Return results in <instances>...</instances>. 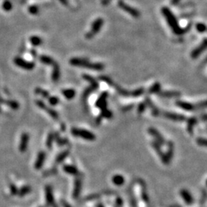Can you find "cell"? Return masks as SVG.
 I'll return each mask as SVG.
<instances>
[{
  "instance_id": "obj_22",
  "label": "cell",
  "mask_w": 207,
  "mask_h": 207,
  "mask_svg": "<svg viewBox=\"0 0 207 207\" xmlns=\"http://www.w3.org/2000/svg\"><path fill=\"white\" fill-rule=\"evenodd\" d=\"M61 93L62 94L64 95V98L67 100H71L73 99L75 97V94H76V92L74 89H63L61 90Z\"/></svg>"
},
{
  "instance_id": "obj_34",
  "label": "cell",
  "mask_w": 207,
  "mask_h": 207,
  "mask_svg": "<svg viewBox=\"0 0 207 207\" xmlns=\"http://www.w3.org/2000/svg\"><path fill=\"white\" fill-rule=\"evenodd\" d=\"M4 104H6V105H8L9 107H12V109H18L19 105H18V103L16 102L15 101H2Z\"/></svg>"
},
{
  "instance_id": "obj_39",
  "label": "cell",
  "mask_w": 207,
  "mask_h": 207,
  "mask_svg": "<svg viewBox=\"0 0 207 207\" xmlns=\"http://www.w3.org/2000/svg\"><path fill=\"white\" fill-rule=\"evenodd\" d=\"M55 137H56L57 140V144L58 145H64V144H67L68 143V140H67V138H61L58 136V133H55Z\"/></svg>"
},
{
  "instance_id": "obj_36",
  "label": "cell",
  "mask_w": 207,
  "mask_h": 207,
  "mask_svg": "<svg viewBox=\"0 0 207 207\" xmlns=\"http://www.w3.org/2000/svg\"><path fill=\"white\" fill-rule=\"evenodd\" d=\"M2 9H4L6 12H9L12 10V4L10 1L9 0H5L2 3Z\"/></svg>"
},
{
  "instance_id": "obj_5",
  "label": "cell",
  "mask_w": 207,
  "mask_h": 207,
  "mask_svg": "<svg viewBox=\"0 0 207 207\" xmlns=\"http://www.w3.org/2000/svg\"><path fill=\"white\" fill-rule=\"evenodd\" d=\"M118 6H119L121 9H123L124 12H127V13L130 14L131 16L134 17V18H139V16L140 15V12L137 9L132 7V6H129V5L126 4V3L124 2V1H122V0L118 1Z\"/></svg>"
},
{
  "instance_id": "obj_13",
  "label": "cell",
  "mask_w": 207,
  "mask_h": 207,
  "mask_svg": "<svg viewBox=\"0 0 207 207\" xmlns=\"http://www.w3.org/2000/svg\"><path fill=\"white\" fill-rule=\"evenodd\" d=\"M176 104L179 107L186 110V111H193V110H196V106L193 105L191 103L186 102V101H177L176 102Z\"/></svg>"
},
{
  "instance_id": "obj_11",
  "label": "cell",
  "mask_w": 207,
  "mask_h": 207,
  "mask_svg": "<svg viewBox=\"0 0 207 207\" xmlns=\"http://www.w3.org/2000/svg\"><path fill=\"white\" fill-rule=\"evenodd\" d=\"M173 151H174V144L173 142L170 141L168 143V149H167V152L164 153V164L168 165L171 162V159L173 156Z\"/></svg>"
},
{
  "instance_id": "obj_20",
  "label": "cell",
  "mask_w": 207,
  "mask_h": 207,
  "mask_svg": "<svg viewBox=\"0 0 207 207\" xmlns=\"http://www.w3.org/2000/svg\"><path fill=\"white\" fill-rule=\"evenodd\" d=\"M63 170H64L65 173L71 175L78 176V175L79 174V171H78V170L77 169V167H75V166L68 165V164H65V165L63 166Z\"/></svg>"
},
{
  "instance_id": "obj_6",
  "label": "cell",
  "mask_w": 207,
  "mask_h": 207,
  "mask_svg": "<svg viewBox=\"0 0 207 207\" xmlns=\"http://www.w3.org/2000/svg\"><path fill=\"white\" fill-rule=\"evenodd\" d=\"M14 63H15V65L18 66V67L28 71L32 70L35 66V63L25 61V60L20 58V57H15V58H14Z\"/></svg>"
},
{
  "instance_id": "obj_14",
  "label": "cell",
  "mask_w": 207,
  "mask_h": 207,
  "mask_svg": "<svg viewBox=\"0 0 207 207\" xmlns=\"http://www.w3.org/2000/svg\"><path fill=\"white\" fill-rule=\"evenodd\" d=\"M81 188H82V182L80 178H77L75 180V185H74L73 190V197L75 199L79 197L80 193L81 192Z\"/></svg>"
},
{
  "instance_id": "obj_49",
  "label": "cell",
  "mask_w": 207,
  "mask_h": 207,
  "mask_svg": "<svg viewBox=\"0 0 207 207\" xmlns=\"http://www.w3.org/2000/svg\"><path fill=\"white\" fill-rule=\"evenodd\" d=\"M110 2V0H102V4L104 5V6H106V5L108 4Z\"/></svg>"
},
{
  "instance_id": "obj_45",
  "label": "cell",
  "mask_w": 207,
  "mask_h": 207,
  "mask_svg": "<svg viewBox=\"0 0 207 207\" xmlns=\"http://www.w3.org/2000/svg\"><path fill=\"white\" fill-rule=\"evenodd\" d=\"M115 202H116V205L117 207H121L123 205V200L120 197H117V198L116 201H115Z\"/></svg>"
},
{
  "instance_id": "obj_44",
  "label": "cell",
  "mask_w": 207,
  "mask_h": 207,
  "mask_svg": "<svg viewBox=\"0 0 207 207\" xmlns=\"http://www.w3.org/2000/svg\"><path fill=\"white\" fill-rule=\"evenodd\" d=\"M196 142L197 144H199V146H202V147H206V140L205 138H202V137H199L197 138L196 140Z\"/></svg>"
},
{
  "instance_id": "obj_38",
  "label": "cell",
  "mask_w": 207,
  "mask_h": 207,
  "mask_svg": "<svg viewBox=\"0 0 207 207\" xmlns=\"http://www.w3.org/2000/svg\"><path fill=\"white\" fill-rule=\"evenodd\" d=\"M144 91H145V90H144V87H139L137 89H135L133 90V98H137V97L144 94Z\"/></svg>"
},
{
  "instance_id": "obj_25",
  "label": "cell",
  "mask_w": 207,
  "mask_h": 207,
  "mask_svg": "<svg viewBox=\"0 0 207 207\" xmlns=\"http://www.w3.org/2000/svg\"><path fill=\"white\" fill-rule=\"evenodd\" d=\"M39 61L44 64H48V65H52L55 62V60L48 55H41L39 57Z\"/></svg>"
},
{
  "instance_id": "obj_24",
  "label": "cell",
  "mask_w": 207,
  "mask_h": 207,
  "mask_svg": "<svg viewBox=\"0 0 207 207\" xmlns=\"http://www.w3.org/2000/svg\"><path fill=\"white\" fill-rule=\"evenodd\" d=\"M196 123H197V119L196 117L189 118L188 121H187V131L189 132V133L193 134V127L196 125Z\"/></svg>"
},
{
  "instance_id": "obj_21",
  "label": "cell",
  "mask_w": 207,
  "mask_h": 207,
  "mask_svg": "<svg viewBox=\"0 0 207 207\" xmlns=\"http://www.w3.org/2000/svg\"><path fill=\"white\" fill-rule=\"evenodd\" d=\"M112 182L114 184L115 186H121L124 184L125 182V179H124V176L121 174H116L113 175V177H112Z\"/></svg>"
},
{
  "instance_id": "obj_35",
  "label": "cell",
  "mask_w": 207,
  "mask_h": 207,
  "mask_svg": "<svg viewBox=\"0 0 207 207\" xmlns=\"http://www.w3.org/2000/svg\"><path fill=\"white\" fill-rule=\"evenodd\" d=\"M28 141H29V135L27 133H23L21 136V147L22 149H25L27 146Z\"/></svg>"
},
{
  "instance_id": "obj_26",
  "label": "cell",
  "mask_w": 207,
  "mask_h": 207,
  "mask_svg": "<svg viewBox=\"0 0 207 207\" xmlns=\"http://www.w3.org/2000/svg\"><path fill=\"white\" fill-rule=\"evenodd\" d=\"M69 153H70L69 150H64L63 152H61V153H60V154H58V156H57L56 162L58 163L63 162V161H64V159L67 157V156H68Z\"/></svg>"
},
{
  "instance_id": "obj_48",
  "label": "cell",
  "mask_w": 207,
  "mask_h": 207,
  "mask_svg": "<svg viewBox=\"0 0 207 207\" xmlns=\"http://www.w3.org/2000/svg\"><path fill=\"white\" fill-rule=\"evenodd\" d=\"M180 1L181 0H171V1H170V3H171L172 6H176Z\"/></svg>"
},
{
  "instance_id": "obj_17",
  "label": "cell",
  "mask_w": 207,
  "mask_h": 207,
  "mask_svg": "<svg viewBox=\"0 0 207 207\" xmlns=\"http://www.w3.org/2000/svg\"><path fill=\"white\" fill-rule=\"evenodd\" d=\"M180 196L183 199L184 202H186L188 205H191L192 203L193 202V198L192 196L191 193L188 191L187 190H185V189H182V190H180Z\"/></svg>"
},
{
  "instance_id": "obj_40",
  "label": "cell",
  "mask_w": 207,
  "mask_h": 207,
  "mask_svg": "<svg viewBox=\"0 0 207 207\" xmlns=\"http://www.w3.org/2000/svg\"><path fill=\"white\" fill-rule=\"evenodd\" d=\"M49 104L52 106H56L59 103V99L56 96H50L48 98Z\"/></svg>"
},
{
  "instance_id": "obj_12",
  "label": "cell",
  "mask_w": 207,
  "mask_h": 207,
  "mask_svg": "<svg viewBox=\"0 0 207 207\" xmlns=\"http://www.w3.org/2000/svg\"><path fill=\"white\" fill-rule=\"evenodd\" d=\"M163 116L167 119L172 120L174 121H183L186 120V117L184 115L180 114V113H173V112L164 111L163 112Z\"/></svg>"
},
{
  "instance_id": "obj_18",
  "label": "cell",
  "mask_w": 207,
  "mask_h": 207,
  "mask_svg": "<svg viewBox=\"0 0 207 207\" xmlns=\"http://www.w3.org/2000/svg\"><path fill=\"white\" fill-rule=\"evenodd\" d=\"M145 104H146V105L148 106V107H150V110H151L152 114H153V116H155V117L159 116V109H158L157 107H156V106H155L154 104H153V101H152L150 99V98H146V99H145Z\"/></svg>"
},
{
  "instance_id": "obj_9",
  "label": "cell",
  "mask_w": 207,
  "mask_h": 207,
  "mask_svg": "<svg viewBox=\"0 0 207 207\" xmlns=\"http://www.w3.org/2000/svg\"><path fill=\"white\" fill-rule=\"evenodd\" d=\"M148 133H150V136H152L154 138L155 141H156V143H158L160 146L163 145L166 143L164 137L162 136V134L156 130V129L153 128V127H150V128L148 129Z\"/></svg>"
},
{
  "instance_id": "obj_4",
  "label": "cell",
  "mask_w": 207,
  "mask_h": 207,
  "mask_svg": "<svg viewBox=\"0 0 207 207\" xmlns=\"http://www.w3.org/2000/svg\"><path fill=\"white\" fill-rule=\"evenodd\" d=\"M103 25H104V19L103 18H98L95 19L91 25V29L86 34V38L90 39V38H94V35L100 32Z\"/></svg>"
},
{
  "instance_id": "obj_23",
  "label": "cell",
  "mask_w": 207,
  "mask_h": 207,
  "mask_svg": "<svg viewBox=\"0 0 207 207\" xmlns=\"http://www.w3.org/2000/svg\"><path fill=\"white\" fill-rule=\"evenodd\" d=\"M151 145H152V147H153V149H154V150H156V153H157V154L159 155V156H160L161 160H162L163 163V161H164V153L162 151V149H161L160 145H159V144H158V143H156V141H153V142L151 143Z\"/></svg>"
},
{
  "instance_id": "obj_37",
  "label": "cell",
  "mask_w": 207,
  "mask_h": 207,
  "mask_svg": "<svg viewBox=\"0 0 207 207\" xmlns=\"http://www.w3.org/2000/svg\"><path fill=\"white\" fill-rule=\"evenodd\" d=\"M55 139V133H49V135L48 136L47 138V142H46V144H47V147L48 148H51L52 146V143H53L54 140Z\"/></svg>"
},
{
  "instance_id": "obj_27",
  "label": "cell",
  "mask_w": 207,
  "mask_h": 207,
  "mask_svg": "<svg viewBox=\"0 0 207 207\" xmlns=\"http://www.w3.org/2000/svg\"><path fill=\"white\" fill-rule=\"evenodd\" d=\"M46 198H47V202H48L51 205H55V202H54V198L52 196V192L51 187L48 186L46 189Z\"/></svg>"
},
{
  "instance_id": "obj_8",
  "label": "cell",
  "mask_w": 207,
  "mask_h": 207,
  "mask_svg": "<svg viewBox=\"0 0 207 207\" xmlns=\"http://www.w3.org/2000/svg\"><path fill=\"white\" fill-rule=\"evenodd\" d=\"M108 93L107 91H104L103 93L101 94V95L99 96L98 99L97 100L96 102H95V106L98 108H100V110H102L104 109L107 108V99L108 98Z\"/></svg>"
},
{
  "instance_id": "obj_33",
  "label": "cell",
  "mask_w": 207,
  "mask_h": 207,
  "mask_svg": "<svg viewBox=\"0 0 207 207\" xmlns=\"http://www.w3.org/2000/svg\"><path fill=\"white\" fill-rule=\"evenodd\" d=\"M44 158H45V154H44V152H41V153H39V155H38V160H37L36 162L37 168H39V167H41V166H42L43 162H44Z\"/></svg>"
},
{
  "instance_id": "obj_50",
  "label": "cell",
  "mask_w": 207,
  "mask_h": 207,
  "mask_svg": "<svg viewBox=\"0 0 207 207\" xmlns=\"http://www.w3.org/2000/svg\"><path fill=\"white\" fill-rule=\"evenodd\" d=\"M62 205H63V206H64V207H71V205H69V204L67 203V202H64V201H63V202H62Z\"/></svg>"
},
{
  "instance_id": "obj_15",
  "label": "cell",
  "mask_w": 207,
  "mask_h": 207,
  "mask_svg": "<svg viewBox=\"0 0 207 207\" xmlns=\"http://www.w3.org/2000/svg\"><path fill=\"white\" fill-rule=\"evenodd\" d=\"M52 81L56 82L59 80L60 76H61V70H60V66L59 64L57 62H54V64H52Z\"/></svg>"
},
{
  "instance_id": "obj_10",
  "label": "cell",
  "mask_w": 207,
  "mask_h": 207,
  "mask_svg": "<svg viewBox=\"0 0 207 207\" xmlns=\"http://www.w3.org/2000/svg\"><path fill=\"white\" fill-rule=\"evenodd\" d=\"M207 47V41H206V38H204L203 41H202L200 44L198 46L197 48H196L195 49H193V52H191V57L195 59V58H197L206 49Z\"/></svg>"
},
{
  "instance_id": "obj_30",
  "label": "cell",
  "mask_w": 207,
  "mask_h": 207,
  "mask_svg": "<svg viewBox=\"0 0 207 207\" xmlns=\"http://www.w3.org/2000/svg\"><path fill=\"white\" fill-rule=\"evenodd\" d=\"M35 93L37 94L38 95H41L43 98H48L50 97V94H49V92L48 90H44V89L41 88V87H37V88L35 89Z\"/></svg>"
},
{
  "instance_id": "obj_19",
  "label": "cell",
  "mask_w": 207,
  "mask_h": 207,
  "mask_svg": "<svg viewBox=\"0 0 207 207\" xmlns=\"http://www.w3.org/2000/svg\"><path fill=\"white\" fill-rule=\"evenodd\" d=\"M82 78H84L85 81H87V82L90 83V86L91 87H93V88L94 89V90H97V89L99 87V84H98V81H97L95 78H94L92 76H90V75L84 74V75H82Z\"/></svg>"
},
{
  "instance_id": "obj_3",
  "label": "cell",
  "mask_w": 207,
  "mask_h": 207,
  "mask_svg": "<svg viewBox=\"0 0 207 207\" xmlns=\"http://www.w3.org/2000/svg\"><path fill=\"white\" fill-rule=\"evenodd\" d=\"M71 134L73 136H77V137H81L82 139L86 140L94 141L96 139V136L92 132L84 130V129L73 127L71 130Z\"/></svg>"
},
{
  "instance_id": "obj_46",
  "label": "cell",
  "mask_w": 207,
  "mask_h": 207,
  "mask_svg": "<svg viewBox=\"0 0 207 207\" xmlns=\"http://www.w3.org/2000/svg\"><path fill=\"white\" fill-rule=\"evenodd\" d=\"M133 107V104H130V105H127L126 106V107H123V110H124V111H127V110H131L132 108Z\"/></svg>"
},
{
  "instance_id": "obj_32",
  "label": "cell",
  "mask_w": 207,
  "mask_h": 207,
  "mask_svg": "<svg viewBox=\"0 0 207 207\" xmlns=\"http://www.w3.org/2000/svg\"><path fill=\"white\" fill-rule=\"evenodd\" d=\"M100 116L102 118H107V119H110L113 117V113L108 109H104V110H101V115Z\"/></svg>"
},
{
  "instance_id": "obj_1",
  "label": "cell",
  "mask_w": 207,
  "mask_h": 207,
  "mask_svg": "<svg viewBox=\"0 0 207 207\" xmlns=\"http://www.w3.org/2000/svg\"><path fill=\"white\" fill-rule=\"evenodd\" d=\"M161 12H162L163 15L165 17L169 26L172 29V31L173 32V33L178 35H183L184 33H186L187 32L188 28L183 29V28L180 27L176 16L173 15V12H171V10L168 7H163L161 9Z\"/></svg>"
},
{
  "instance_id": "obj_7",
  "label": "cell",
  "mask_w": 207,
  "mask_h": 207,
  "mask_svg": "<svg viewBox=\"0 0 207 207\" xmlns=\"http://www.w3.org/2000/svg\"><path fill=\"white\" fill-rule=\"evenodd\" d=\"M35 104H36V105L38 106L39 108H41V110H44V111L47 112L52 118H54V119H58V113H57V111H55L54 109H52L51 107H48L44 101H41V100H37V101H35Z\"/></svg>"
},
{
  "instance_id": "obj_41",
  "label": "cell",
  "mask_w": 207,
  "mask_h": 207,
  "mask_svg": "<svg viewBox=\"0 0 207 207\" xmlns=\"http://www.w3.org/2000/svg\"><path fill=\"white\" fill-rule=\"evenodd\" d=\"M196 27L198 32H201V33L205 32V30H206V26H205V25L203 24V23H200V22L198 23V24H196Z\"/></svg>"
},
{
  "instance_id": "obj_16",
  "label": "cell",
  "mask_w": 207,
  "mask_h": 207,
  "mask_svg": "<svg viewBox=\"0 0 207 207\" xmlns=\"http://www.w3.org/2000/svg\"><path fill=\"white\" fill-rule=\"evenodd\" d=\"M159 97L161 98H178L181 95V93L179 91H174V90H165V91H159L158 93Z\"/></svg>"
},
{
  "instance_id": "obj_31",
  "label": "cell",
  "mask_w": 207,
  "mask_h": 207,
  "mask_svg": "<svg viewBox=\"0 0 207 207\" xmlns=\"http://www.w3.org/2000/svg\"><path fill=\"white\" fill-rule=\"evenodd\" d=\"M94 90V89L93 88V87H91L90 86H89L88 87H87V88L84 90V91L83 92V94H82V101L83 102H85L86 101H87V98H88L89 95L90 94L92 93V92Z\"/></svg>"
},
{
  "instance_id": "obj_29",
  "label": "cell",
  "mask_w": 207,
  "mask_h": 207,
  "mask_svg": "<svg viewBox=\"0 0 207 207\" xmlns=\"http://www.w3.org/2000/svg\"><path fill=\"white\" fill-rule=\"evenodd\" d=\"M29 41H30V43L32 44L33 46H38L40 45V44L42 43V39H41L40 37L38 36H35V35H34V36H31L30 38H29Z\"/></svg>"
},
{
  "instance_id": "obj_42",
  "label": "cell",
  "mask_w": 207,
  "mask_h": 207,
  "mask_svg": "<svg viewBox=\"0 0 207 207\" xmlns=\"http://www.w3.org/2000/svg\"><path fill=\"white\" fill-rule=\"evenodd\" d=\"M29 12L32 15H37L39 12V9L37 6H32L29 8Z\"/></svg>"
},
{
  "instance_id": "obj_43",
  "label": "cell",
  "mask_w": 207,
  "mask_h": 207,
  "mask_svg": "<svg viewBox=\"0 0 207 207\" xmlns=\"http://www.w3.org/2000/svg\"><path fill=\"white\" fill-rule=\"evenodd\" d=\"M146 107H147V105H146L145 102H140V104H138V106H137V113H142L145 110Z\"/></svg>"
},
{
  "instance_id": "obj_2",
  "label": "cell",
  "mask_w": 207,
  "mask_h": 207,
  "mask_svg": "<svg viewBox=\"0 0 207 207\" xmlns=\"http://www.w3.org/2000/svg\"><path fill=\"white\" fill-rule=\"evenodd\" d=\"M71 65L75 66V67H84L87 69H90V70L94 71H102L104 68V64L101 62H90L87 61V59L81 58H71L69 61Z\"/></svg>"
},
{
  "instance_id": "obj_28",
  "label": "cell",
  "mask_w": 207,
  "mask_h": 207,
  "mask_svg": "<svg viewBox=\"0 0 207 207\" xmlns=\"http://www.w3.org/2000/svg\"><path fill=\"white\" fill-rule=\"evenodd\" d=\"M161 90V85L159 82H156L149 88L150 94H158Z\"/></svg>"
},
{
  "instance_id": "obj_47",
  "label": "cell",
  "mask_w": 207,
  "mask_h": 207,
  "mask_svg": "<svg viewBox=\"0 0 207 207\" xmlns=\"http://www.w3.org/2000/svg\"><path fill=\"white\" fill-rule=\"evenodd\" d=\"M205 106H206V103H205V101H202V102L199 103V104H197V107H199H199H204V108H205Z\"/></svg>"
},
{
  "instance_id": "obj_51",
  "label": "cell",
  "mask_w": 207,
  "mask_h": 207,
  "mask_svg": "<svg viewBox=\"0 0 207 207\" xmlns=\"http://www.w3.org/2000/svg\"><path fill=\"white\" fill-rule=\"evenodd\" d=\"M64 6H67V0H59Z\"/></svg>"
}]
</instances>
